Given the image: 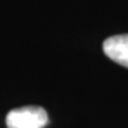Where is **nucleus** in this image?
Wrapping results in <instances>:
<instances>
[{"label": "nucleus", "instance_id": "f257e3e1", "mask_svg": "<svg viewBox=\"0 0 128 128\" xmlns=\"http://www.w3.org/2000/svg\"><path fill=\"white\" fill-rule=\"evenodd\" d=\"M48 121L45 109L37 106L17 108L8 112L6 116L7 128H44Z\"/></svg>", "mask_w": 128, "mask_h": 128}, {"label": "nucleus", "instance_id": "f03ea898", "mask_svg": "<svg viewBox=\"0 0 128 128\" xmlns=\"http://www.w3.org/2000/svg\"><path fill=\"white\" fill-rule=\"evenodd\" d=\"M103 52L112 60L128 68V34L107 38L103 43Z\"/></svg>", "mask_w": 128, "mask_h": 128}]
</instances>
